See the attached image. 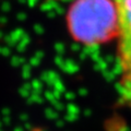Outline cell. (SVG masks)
<instances>
[{"label":"cell","mask_w":131,"mask_h":131,"mask_svg":"<svg viewBox=\"0 0 131 131\" xmlns=\"http://www.w3.org/2000/svg\"><path fill=\"white\" fill-rule=\"evenodd\" d=\"M67 25L73 39L86 46L110 42L117 36L114 0H74L68 9Z\"/></svg>","instance_id":"cell-1"},{"label":"cell","mask_w":131,"mask_h":131,"mask_svg":"<svg viewBox=\"0 0 131 131\" xmlns=\"http://www.w3.org/2000/svg\"><path fill=\"white\" fill-rule=\"evenodd\" d=\"M117 10L118 57L121 72V94L131 106V0H114Z\"/></svg>","instance_id":"cell-2"}]
</instances>
